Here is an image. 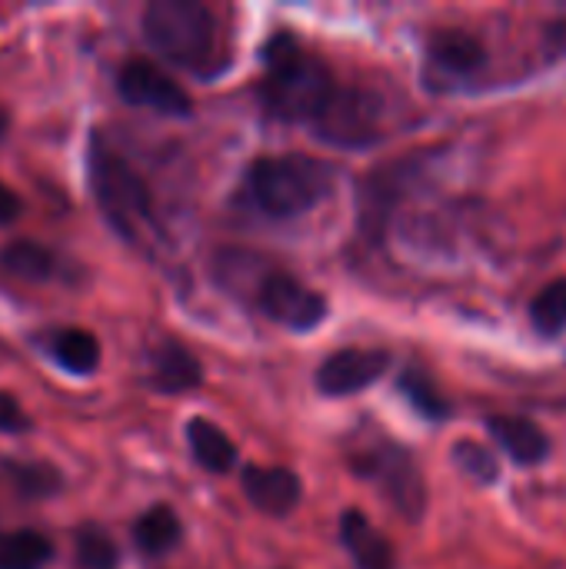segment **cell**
<instances>
[{"label":"cell","instance_id":"1","mask_svg":"<svg viewBox=\"0 0 566 569\" xmlns=\"http://www.w3.org/2000/svg\"><path fill=\"white\" fill-rule=\"evenodd\" d=\"M267 77L260 83V97L270 117L277 120H317V113L330 103L337 83L324 60L300 53L290 33H277L264 47Z\"/></svg>","mask_w":566,"mask_h":569},{"label":"cell","instance_id":"2","mask_svg":"<svg viewBox=\"0 0 566 569\" xmlns=\"http://www.w3.org/2000/svg\"><path fill=\"white\" fill-rule=\"evenodd\" d=\"M334 187V170L304 153L260 157L250 167V193L270 217H297L317 207Z\"/></svg>","mask_w":566,"mask_h":569},{"label":"cell","instance_id":"3","mask_svg":"<svg viewBox=\"0 0 566 569\" xmlns=\"http://www.w3.org/2000/svg\"><path fill=\"white\" fill-rule=\"evenodd\" d=\"M143 33L157 53L187 70H207L217 57V20L197 0H153L143 10Z\"/></svg>","mask_w":566,"mask_h":569},{"label":"cell","instance_id":"4","mask_svg":"<svg viewBox=\"0 0 566 569\" xmlns=\"http://www.w3.org/2000/svg\"><path fill=\"white\" fill-rule=\"evenodd\" d=\"M90 183H93V197H97L103 217L113 223V230L123 233L130 243H137L153 223V207H150V193H147L143 180L127 167L123 157L93 143Z\"/></svg>","mask_w":566,"mask_h":569},{"label":"cell","instance_id":"5","mask_svg":"<svg viewBox=\"0 0 566 569\" xmlns=\"http://www.w3.org/2000/svg\"><path fill=\"white\" fill-rule=\"evenodd\" d=\"M350 460H354V470L360 477H367L370 483H380V490L387 493V500L394 503V510L404 520L417 523L424 517L427 483H424V473H420V467L407 447H400L387 437H374Z\"/></svg>","mask_w":566,"mask_h":569},{"label":"cell","instance_id":"6","mask_svg":"<svg viewBox=\"0 0 566 569\" xmlns=\"http://www.w3.org/2000/svg\"><path fill=\"white\" fill-rule=\"evenodd\" d=\"M314 130L320 140L344 150L370 147L380 140V100L360 87L334 90L330 103L317 113Z\"/></svg>","mask_w":566,"mask_h":569},{"label":"cell","instance_id":"7","mask_svg":"<svg viewBox=\"0 0 566 569\" xmlns=\"http://www.w3.org/2000/svg\"><path fill=\"white\" fill-rule=\"evenodd\" d=\"M117 90L127 103L157 110L163 117H190L193 113L190 93L177 80H170L157 63L140 60V57L123 63V70L117 77Z\"/></svg>","mask_w":566,"mask_h":569},{"label":"cell","instance_id":"8","mask_svg":"<svg viewBox=\"0 0 566 569\" xmlns=\"http://www.w3.org/2000/svg\"><path fill=\"white\" fill-rule=\"evenodd\" d=\"M257 303L260 310L290 327V330H314L324 317H327V300L314 290H307L300 280L287 277V273H267L257 287Z\"/></svg>","mask_w":566,"mask_h":569},{"label":"cell","instance_id":"9","mask_svg":"<svg viewBox=\"0 0 566 569\" xmlns=\"http://www.w3.org/2000/svg\"><path fill=\"white\" fill-rule=\"evenodd\" d=\"M390 370V353L374 347H347L327 357L317 370V387L327 397H350L374 387Z\"/></svg>","mask_w":566,"mask_h":569},{"label":"cell","instance_id":"10","mask_svg":"<svg viewBox=\"0 0 566 569\" xmlns=\"http://www.w3.org/2000/svg\"><path fill=\"white\" fill-rule=\"evenodd\" d=\"M427 60L440 77H477L487 67V47L470 33V30H457V27H444L437 33H430L427 40Z\"/></svg>","mask_w":566,"mask_h":569},{"label":"cell","instance_id":"11","mask_svg":"<svg viewBox=\"0 0 566 569\" xmlns=\"http://www.w3.org/2000/svg\"><path fill=\"white\" fill-rule=\"evenodd\" d=\"M247 500L270 517H287L300 503V477L287 467H247L244 470Z\"/></svg>","mask_w":566,"mask_h":569},{"label":"cell","instance_id":"12","mask_svg":"<svg viewBox=\"0 0 566 569\" xmlns=\"http://www.w3.org/2000/svg\"><path fill=\"white\" fill-rule=\"evenodd\" d=\"M487 430L494 443L517 463V467H540L550 457V437L527 417H487Z\"/></svg>","mask_w":566,"mask_h":569},{"label":"cell","instance_id":"13","mask_svg":"<svg viewBox=\"0 0 566 569\" xmlns=\"http://www.w3.org/2000/svg\"><path fill=\"white\" fill-rule=\"evenodd\" d=\"M340 540L357 569H397V553L390 540L360 510H347L340 517Z\"/></svg>","mask_w":566,"mask_h":569},{"label":"cell","instance_id":"14","mask_svg":"<svg viewBox=\"0 0 566 569\" xmlns=\"http://www.w3.org/2000/svg\"><path fill=\"white\" fill-rule=\"evenodd\" d=\"M203 380V370H200V360L177 347V343H167V347H157L153 350V360H150V383L163 393H187V390H197Z\"/></svg>","mask_w":566,"mask_h":569},{"label":"cell","instance_id":"15","mask_svg":"<svg viewBox=\"0 0 566 569\" xmlns=\"http://www.w3.org/2000/svg\"><path fill=\"white\" fill-rule=\"evenodd\" d=\"M187 443H190V453L193 460L210 470V473H227L234 463H237V447L234 440L210 420L203 417H193L187 423Z\"/></svg>","mask_w":566,"mask_h":569},{"label":"cell","instance_id":"16","mask_svg":"<svg viewBox=\"0 0 566 569\" xmlns=\"http://www.w3.org/2000/svg\"><path fill=\"white\" fill-rule=\"evenodd\" d=\"M183 537V527L177 520V513L163 503L150 507L137 523H133V543L147 553V557H160L170 553Z\"/></svg>","mask_w":566,"mask_h":569},{"label":"cell","instance_id":"17","mask_svg":"<svg viewBox=\"0 0 566 569\" xmlns=\"http://www.w3.org/2000/svg\"><path fill=\"white\" fill-rule=\"evenodd\" d=\"M50 353L67 373L77 377H87L100 367V343L87 330H60L50 343Z\"/></svg>","mask_w":566,"mask_h":569},{"label":"cell","instance_id":"18","mask_svg":"<svg viewBox=\"0 0 566 569\" xmlns=\"http://www.w3.org/2000/svg\"><path fill=\"white\" fill-rule=\"evenodd\" d=\"M397 387H400V393L410 400V407H414L424 420H430V423H444V420H450V413H454L450 400L437 390V383H434L424 370L407 367V370L400 373Z\"/></svg>","mask_w":566,"mask_h":569},{"label":"cell","instance_id":"19","mask_svg":"<svg viewBox=\"0 0 566 569\" xmlns=\"http://www.w3.org/2000/svg\"><path fill=\"white\" fill-rule=\"evenodd\" d=\"M0 267L20 280L40 283V280L53 277V253L37 240H10L0 250Z\"/></svg>","mask_w":566,"mask_h":569},{"label":"cell","instance_id":"20","mask_svg":"<svg viewBox=\"0 0 566 569\" xmlns=\"http://www.w3.org/2000/svg\"><path fill=\"white\" fill-rule=\"evenodd\" d=\"M50 557V540L33 530L0 533V569H40Z\"/></svg>","mask_w":566,"mask_h":569},{"label":"cell","instance_id":"21","mask_svg":"<svg viewBox=\"0 0 566 569\" xmlns=\"http://www.w3.org/2000/svg\"><path fill=\"white\" fill-rule=\"evenodd\" d=\"M530 323L540 337H560L566 330V277L550 280L530 303Z\"/></svg>","mask_w":566,"mask_h":569},{"label":"cell","instance_id":"22","mask_svg":"<svg viewBox=\"0 0 566 569\" xmlns=\"http://www.w3.org/2000/svg\"><path fill=\"white\" fill-rule=\"evenodd\" d=\"M450 457H454L457 470L464 477H470L474 483H480V487L500 483V460H497L494 450H487V447H480L474 440H457L454 450H450Z\"/></svg>","mask_w":566,"mask_h":569},{"label":"cell","instance_id":"23","mask_svg":"<svg viewBox=\"0 0 566 569\" xmlns=\"http://www.w3.org/2000/svg\"><path fill=\"white\" fill-rule=\"evenodd\" d=\"M77 563L83 569H117V547L97 527L77 533Z\"/></svg>","mask_w":566,"mask_h":569},{"label":"cell","instance_id":"24","mask_svg":"<svg viewBox=\"0 0 566 569\" xmlns=\"http://www.w3.org/2000/svg\"><path fill=\"white\" fill-rule=\"evenodd\" d=\"M13 480L23 493H33V497L53 493L60 487V477L47 467H13Z\"/></svg>","mask_w":566,"mask_h":569},{"label":"cell","instance_id":"25","mask_svg":"<svg viewBox=\"0 0 566 569\" xmlns=\"http://www.w3.org/2000/svg\"><path fill=\"white\" fill-rule=\"evenodd\" d=\"M23 430H30L27 413L10 393H0V433H23Z\"/></svg>","mask_w":566,"mask_h":569},{"label":"cell","instance_id":"26","mask_svg":"<svg viewBox=\"0 0 566 569\" xmlns=\"http://www.w3.org/2000/svg\"><path fill=\"white\" fill-rule=\"evenodd\" d=\"M17 217H20V197L7 183H0V223H13Z\"/></svg>","mask_w":566,"mask_h":569},{"label":"cell","instance_id":"27","mask_svg":"<svg viewBox=\"0 0 566 569\" xmlns=\"http://www.w3.org/2000/svg\"><path fill=\"white\" fill-rule=\"evenodd\" d=\"M7 127H10V117H7V110L0 107V137L7 133Z\"/></svg>","mask_w":566,"mask_h":569}]
</instances>
